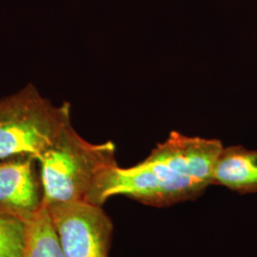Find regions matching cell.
I'll return each mask as SVG.
<instances>
[{"mask_svg":"<svg viewBox=\"0 0 257 257\" xmlns=\"http://www.w3.org/2000/svg\"><path fill=\"white\" fill-rule=\"evenodd\" d=\"M222 148L217 139L172 132L137 165L106 169L86 202L102 207L111 196L123 195L144 205L168 207L194 199L211 185L212 169Z\"/></svg>","mask_w":257,"mask_h":257,"instance_id":"1","label":"cell"},{"mask_svg":"<svg viewBox=\"0 0 257 257\" xmlns=\"http://www.w3.org/2000/svg\"><path fill=\"white\" fill-rule=\"evenodd\" d=\"M115 145L92 144L72 123L37 158L44 191V206L82 202L102 173L116 165Z\"/></svg>","mask_w":257,"mask_h":257,"instance_id":"2","label":"cell"},{"mask_svg":"<svg viewBox=\"0 0 257 257\" xmlns=\"http://www.w3.org/2000/svg\"><path fill=\"white\" fill-rule=\"evenodd\" d=\"M71 123L69 103L55 106L28 84L0 100V160L21 156L37 159Z\"/></svg>","mask_w":257,"mask_h":257,"instance_id":"3","label":"cell"},{"mask_svg":"<svg viewBox=\"0 0 257 257\" xmlns=\"http://www.w3.org/2000/svg\"><path fill=\"white\" fill-rule=\"evenodd\" d=\"M46 208L63 257L109 256L113 225L102 207L82 201Z\"/></svg>","mask_w":257,"mask_h":257,"instance_id":"4","label":"cell"},{"mask_svg":"<svg viewBox=\"0 0 257 257\" xmlns=\"http://www.w3.org/2000/svg\"><path fill=\"white\" fill-rule=\"evenodd\" d=\"M44 207V191L37 158L0 160V213L30 224Z\"/></svg>","mask_w":257,"mask_h":257,"instance_id":"5","label":"cell"},{"mask_svg":"<svg viewBox=\"0 0 257 257\" xmlns=\"http://www.w3.org/2000/svg\"><path fill=\"white\" fill-rule=\"evenodd\" d=\"M211 185H219L240 194L257 193V150L243 146L222 148L215 159Z\"/></svg>","mask_w":257,"mask_h":257,"instance_id":"6","label":"cell"},{"mask_svg":"<svg viewBox=\"0 0 257 257\" xmlns=\"http://www.w3.org/2000/svg\"><path fill=\"white\" fill-rule=\"evenodd\" d=\"M24 257H63L45 206L28 225Z\"/></svg>","mask_w":257,"mask_h":257,"instance_id":"7","label":"cell"},{"mask_svg":"<svg viewBox=\"0 0 257 257\" xmlns=\"http://www.w3.org/2000/svg\"><path fill=\"white\" fill-rule=\"evenodd\" d=\"M28 224L0 213V257H24Z\"/></svg>","mask_w":257,"mask_h":257,"instance_id":"8","label":"cell"}]
</instances>
